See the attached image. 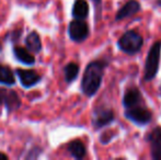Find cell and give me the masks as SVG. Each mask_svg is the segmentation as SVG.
Masks as SVG:
<instances>
[{
    "instance_id": "cell-13",
    "label": "cell",
    "mask_w": 161,
    "mask_h": 160,
    "mask_svg": "<svg viewBox=\"0 0 161 160\" xmlns=\"http://www.w3.org/2000/svg\"><path fill=\"white\" fill-rule=\"evenodd\" d=\"M142 101V96L137 88H130L126 91L123 98V105L126 109L134 108L136 105H140Z\"/></svg>"
},
{
    "instance_id": "cell-15",
    "label": "cell",
    "mask_w": 161,
    "mask_h": 160,
    "mask_svg": "<svg viewBox=\"0 0 161 160\" xmlns=\"http://www.w3.org/2000/svg\"><path fill=\"white\" fill-rule=\"evenodd\" d=\"M71 14L74 19L85 20L89 15V4L86 0H75Z\"/></svg>"
},
{
    "instance_id": "cell-6",
    "label": "cell",
    "mask_w": 161,
    "mask_h": 160,
    "mask_svg": "<svg viewBox=\"0 0 161 160\" xmlns=\"http://www.w3.org/2000/svg\"><path fill=\"white\" fill-rule=\"evenodd\" d=\"M125 118L128 119L129 121L134 122L137 125L142 126V125H147L148 123H150L153 115H151V112L149 110H147L146 108H142L140 105H136L134 108L126 109Z\"/></svg>"
},
{
    "instance_id": "cell-1",
    "label": "cell",
    "mask_w": 161,
    "mask_h": 160,
    "mask_svg": "<svg viewBox=\"0 0 161 160\" xmlns=\"http://www.w3.org/2000/svg\"><path fill=\"white\" fill-rule=\"evenodd\" d=\"M108 63L103 59H97L89 63L86 67L85 73L81 80V91L85 96L93 97L100 89L104 75V69Z\"/></svg>"
},
{
    "instance_id": "cell-11",
    "label": "cell",
    "mask_w": 161,
    "mask_h": 160,
    "mask_svg": "<svg viewBox=\"0 0 161 160\" xmlns=\"http://www.w3.org/2000/svg\"><path fill=\"white\" fill-rule=\"evenodd\" d=\"M140 10V3L137 0H129L126 2L119 11H117L116 15H115V20L116 21H121V20L129 18L131 15L136 14L138 11Z\"/></svg>"
},
{
    "instance_id": "cell-21",
    "label": "cell",
    "mask_w": 161,
    "mask_h": 160,
    "mask_svg": "<svg viewBox=\"0 0 161 160\" xmlns=\"http://www.w3.org/2000/svg\"><path fill=\"white\" fill-rule=\"evenodd\" d=\"M2 47H3V46H2V43H1V42H0V52H1V51H2Z\"/></svg>"
},
{
    "instance_id": "cell-19",
    "label": "cell",
    "mask_w": 161,
    "mask_h": 160,
    "mask_svg": "<svg viewBox=\"0 0 161 160\" xmlns=\"http://www.w3.org/2000/svg\"><path fill=\"white\" fill-rule=\"evenodd\" d=\"M0 158H2V159H8L9 157H8V155L3 154V152H0Z\"/></svg>"
},
{
    "instance_id": "cell-8",
    "label": "cell",
    "mask_w": 161,
    "mask_h": 160,
    "mask_svg": "<svg viewBox=\"0 0 161 160\" xmlns=\"http://www.w3.org/2000/svg\"><path fill=\"white\" fill-rule=\"evenodd\" d=\"M114 121V113L110 109H96L93 113V123L94 128H102L104 126L108 125Z\"/></svg>"
},
{
    "instance_id": "cell-17",
    "label": "cell",
    "mask_w": 161,
    "mask_h": 160,
    "mask_svg": "<svg viewBox=\"0 0 161 160\" xmlns=\"http://www.w3.org/2000/svg\"><path fill=\"white\" fill-rule=\"evenodd\" d=\"M79 70H80V67H79L78 64L74 62L68 63L64 67V77L66 82L71 83L72 81L76 80L79 75Z\"/></svg>"
},
{
    "instance_id": "cell-7",
    "label": "cell",
    "mask_w": 161,
    "mask_h": 160,
    "mask_svg": "<svg viewBox=\"0 0 161 160\" xmlns=\"http://www.w3.org/2000/svg\"><path fill=\"white\" fill-rule=\"evenodd\" d=\"M15 75L19 78V81L21 86L24 89H30L33 88L34 86L38 85L42 80V75L37 73L34 69H22L17 68L15 69Z\"/></svg>"
},
{
    "instance_id": "cell-10",
    "label": "cell",
    "mask_w": 161,
    "mask_h": 160,
    "mask_svg": "<svg viewBox=\"0 0 161 160\" xmlns=\"http://www.w3.org/2000/svg\"><path fill=\"white\" fill-rule=\"evenodd\" d=\"M12 53L14 58L18 60L19 63L24 65H28V66H32L35 64L36 59L35 56L33 53H31L26 47H22L19 45H14L12 47Z\"/></svg>"
},
{
    "instance_id": "cell-18",
    "label": "cell",
    "mask_w": 161,
    "mask_h": 160,
    "mask_svg": "<svg viewBox=\"0 0 161 160\" xmlns=\"http://www.w3.org/2000/svg\"><path fill=\"white\" fill-rule=\"evenodd\" d=\"M22 36V29H13L12 31H10L9 33L6 34V39L4 40H8L10 41L12 44L14 43H18L20 41V37Z\"/></svg>"
},
{
    "instance_id": "cell-2",
    "label": "cell",
    "mask_w": 161,
    "mask_h": 160,
    "mask_svg": "<svg viewBox=\"0 0 161 160\" xmlns=\"http://www.w3.org/2000/svg\"><path fill=\"white\" fill-rule=\"evenodd\" d=\"M160 54H161V41H157L153 46L150 47L148 52V55L146 58L144 70V80L150 81L157 76L159 70L160 63Z\"/></svg>"
},
{
    "instance_id": "cell-20",
    "label": "cell",
    "mask_w": 161,
    "mask_h": 160,
    "mask_svg": "<svg viewBox=\"0 0 161 160\" xmlns=\"http://www.w3.org/2000/svg\"><path fill=\"white\" fill-rule=\"evenodd\" d=\"M92 1L94 2V4H96V6H97V4L100 6V4H101V1H102V0H92Z\"/></svg>"
},
{
    "instance_id": "cell-9",
    "label": "cell",
    "mask_w": 161,
    "mask_h": 160,
    "mask_svg": "<svg viewBox=\"0 0 161 160\" xmlns=\"http://www.w3.org/2000/svg\"><path fill=\"white\" fill-rule=\"evenodd\" d=\"M151 149V157L155 160H161V128L157 127L149 133L148 137Z\"/></svg>"
},
{
    "instance_id": "cell-14",
    "label": "cell",
    "mask_w": 161,
    "mask_h": 160,
    "mask_svg": "<svg viewBox=\"0 0 161 160\" xmlns=\"http://www.w3.org/2000/svg\"><path fill=\"white\" fill-rule=\"evenodd\" d=\"M67 150L72 158L78 160L85 158L86 154H87V149H86L85 144L80 139H74V141H70L67 146Z\"/></svg>"
},
{
    "instance_id": "cell-3",
    "label": "cell",
    "mask_w": 161,
    "mask_h": 160,
    "mask_svg": "<svg viewBox=\"0 0 161 160\" xmlns=\"http://www.w3.org/2000/svg\"><path fill=\"white\" fill-rule=\"evenodd\" d=\"M142 44H144V40L142 35L136 31L131 30L124 33L117 42L119 49L128 55H134L138 53L142 49Z\"/></svg>"
},
{
    "instance_id": "cell-16",
    "label": "cell",
    "mask_w": 161,
    "mask_h": 160,
    "mask_svg": "<svg viewBox=\"0 0 161 160\" xmlns=\"http://www.w3.org/2000/svg\"><path fill=\"white\" fill-rule=\"evenodd\" d=\"M0 85L12 87L15 85L14 71L7 65L0 64Z\"/></svg>"
},
{
    "instance_id": "cell-12",
    "label": "cell",
    "mask_w": 161,
    "mask_h": 160,
    "mask_svg": "<svg viewBox=\"0 0 161 160\" xmlns=\"http://www.w3.org/2000/svg\"><path fill=\"white\" fill-rule=\"evenodd\" d=\"M24 44L26 48L34 55H37L42 52V41L40 34L36 31H32L26 35L24 39Z\"/></svg>"
},
{
    "instance_id": "cell-4",
    "label": "cell",
    "mask_w": 161,
    "mask_h": 160,
    "mask_svg": "<svg viewBox=\"0 0 161 160\" xmlns=\"http://www.w3.org/2000/svg\"><path fill=\"white\" fill-rule=\"evenodd\" d=\"M0 105H3L7 113L10 114L21 108L22 101L14 90L0 87Z\"/></svg>"
},
{
    "instance_id": "cell-22",
    "label": "cell",
    "mask_w": 161,
    "mask_h": 160,
    "mask_svg": "<svg viewBox=\"0 0 161 160\" xmlns=\"http://www.w3.org/2000/svg\"><path fill=\"white\" fill-rule=\"evenodd\" d=\"M157 3H158V6H160V7H161V0H158Z\"/></svg>"
},
{
    "instance_id": "cell-5",
    "label": "cell",
    "mask_w": 161,
    "mask_h": 160,
    "mask_svg": "<svg viewBox=\"0 0 161 160\" xmlns=\"http://www.w3.org/2000/svg\"><path fill=\"white\" fill-rule=\"evenodd\" d=\"M90 34L89 25L85 20L75 19L68 25V35L70 40L76 43H81L88 39Z\"/></svg>"
}]
</instances>
